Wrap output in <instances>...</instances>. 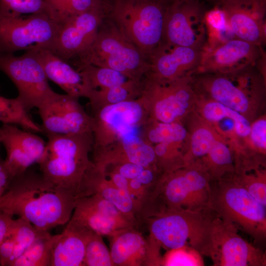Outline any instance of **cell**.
<instances>
[{
	"label": "cell",
	"instance_id": "6da1fadb",
	"mask_svg": "<svg viewBox=\"0 0 266 266\" xmlns=\"http://www.w3.org/2000/svg\"><path fill=\"white\" fill-rule=\"evenodd\" d=\"M7 192L0 211L23 217L42 231L67 224L78 200L29 169L12 179Z\"/></svg>",
	"mask_w": 266,
	"mask_h": 266
},
{
	"label": "cell",
	"instance_id": "7a4b0ae2",
	"mask_svg": "<svg viewBox=\"0 0 266 266\" xmlns=\"http://www.w3.org/2000/svg\"><path fill=\"white\" fill-rule=\"evenodd\" d=\"M79 134L47 135L44 151L37 162L42 175L77 199L87 196L89 185L97 168L87 157Z\"/></svg>",
	"mask_w": 266,
	"mask_h": 266
},
{
	"label": "cell",
	"instance_id": "3957f363",
	"mask_svg": "<svg viewBox=\"0 0 266 266\" xmlns=\"http://www.w3.org/2000/svg\"><path fill=\"white\" fill-rule=\"evenodd\" d=\"M215 215L209 207L199 210L166 208L143 223L149 231L147 238L156 246L169 250L189 245L202 255Z\"/></svg>",
	"mask_w": 266,
	"mask_h": 266
},
{
	"label": "cell",
	"instance_id": "277c9868",
	"mask_svg": "<svg viewBox=\"0 0 266 266\" xmlns=\"http://www.w3.org/2000/svg\"><path fill=\"white\" fill-rule=\"evenodd\" d=\"M209 207L224 222L252 237H266V206L233 177L210 181Z\"/></svg>",
	"mask_w": 266,
	"mask_h": 266
},
{
	"label": "cell",
	"instance_id": "5b68a950",
	"mask_svg": "<svg viewBox=\"0 0 266 266\" xmlns=\"http://www.w3.org/2000/svg\"><path fill=\"white\" fill-rule=\"evenodd\" d=\"M166 0H112L113 23L147 59L163 40Z\"/></svg>",
	"mask_w": 266,
	"mask_h": 266
},
{
	"label": "cell",
	"instance_id": "8992f818",
	"mask_svg": "<svg viewBox=\"0 0 266 266\" xmlns=\"http://www.w3.org/2000/svg\"><path fill=\"white\" fill-rule=\"evenodd\" d=\"M61 23L44 13L27 16L0 8V52L34 48L52 50Z\"/></svg>",
	"mask_w": 266,
	"mask_h": 266
},
{
	"label": "cell",
	"instance_id": "52a82bcc",
	"mask_svg": "<svg viewBox=\"0 0 266 266\" xmlns=\"http://www.w3.org/2000/svg\"><path fill=\"white\" fill-rule=\"evenodd\" d=\"M103 26L89 49L72 62L78 66L91 65L111 68L126 77L148 68L147 57L114 23Z\"/></svg>",
	"mask_w": 266,
	"mask_h": 266
},
{
	"label": "cell",
	"instance_id": "ba28073f",
	"mask_svg": "<svg viewBox=\"0 0 266 266\" xmlns=\"http://www.w3.org/2000/svg\"><path fill=\"white\" fill-rule=\"evenodd\" d=\"M260 66L256 63L230 72L203 73L196 84L213 100L243 113L248 110L251 98L262 91V80L256 72Z\"/></svg>",
	"mask_w": 266,
	"mask_h": 266
},
{
	"label": "cell",
	"instance_id": "9c48e42d",
	"mask_svg": "<svg viewBox=\"0 0 266 266\" xmlns=\"http://www.w3.org/2000/svg\"><path fill=\"white\" fill-rule=\"evenodd\" d=\"M203 255L215 266H266V253L243 239L233 226L216 214Z\"/></svg>",
	"mask_w": 266,
	"mask_h": 266
},
{
	"label": "cell",
	"instance_id": "30bf717a",
	"mask_svg": "<svg viewBox=\"0 0 266 266\" xmlns=\"http://www.w3.org/2000/svg\"><path fill=\"white\" fill-rule=\"evenodd\" d=\"M0 70L15 84L16 98L28 111L38 108L55 93L40 62L29 51L20 56L0 52Z\"/></svg>",
	"mask_w": 266,
	"mask_h": 266
},
{
	"label": "cell",
	"instance_id": "8fae6325",
	"mask_svg": "<svg viewBox=\"0 0 266 266\" xmlns=\"http://www.w3.org/2000/svg\"><path fill=\"white\" fill-rule=\"evenodd\" d=\"M206 13L201 0H174L168 2L162 41L203 49L207 46Z\"/></svg>",
	"mask_w": 266,
	"mask_h": 266
},
{
	"label": "cell",
	"instance_id": "7c38bea8",
	"mask_svg": "<svg viewBox=\"0 0 266 266\" xmlns=\"http://www.w3.org/2000/svg\"><path fill=\"white\" fill-rule=\"evenodd\" d=\"M108 9H93L63 21L51 51L69 63L73 62L93 44Z\"/></svg>",
	"mask_w": 266,
	"mask_h": 266
},
{
	"label": "cell",
	"instance_id": "4fadbf2b",
	"mask_svg": "<svg viewBox=\"0 0 266 266\" xmlns=\"http://www.w3.org/2000/svg\"><path fill=\"white\" fill-rule=\"evenodd\" d=\"M70 220L107 237L138 226L98 193L78 199Z\"/></svg>",
	"mask_w": 266,
	"mask_h": 266
},
{
	"label": "cell",
	"instance_id": "5bb4252c",
	"mask_svg": "<svg viewBox=\"0 0 266 266\" xmlns=\"http://www.w3.org/2000/svg\"><path fill=\"white\" fill-rule=\"evenodd\" d=\"M235 38L263 46L266 41V0H217Z\"/></svg>",
	"mask_w": 266,
	"mask_h": 266
},
{
	"label": "cell",
	"instance_id": "9a60e30c",
	"mask_svg": "<svg viewBox=\"0 0 266 266\" xmlns=\"http://www.w3.org/2000/svg\"><path fill=\"white\" fill-rule=\"evenodd\" d=\"M266 54L262 46L235 38L203 50L197 71L230 72L257 63Z\"/></svg>",
	"mask_w": 266,
	"mask_h": 266
},
{
	"label": "cell",
	"instance_id": "2e32d148",
	"mask_svg": "<svg viewBox=\"0 0 266 266\" xmlns=\"http://www.w3.org/2000/svg\"><path fill=\"white\" fill-rule=\"evenodd\" d=\"M33 133L13 124L0 127V143L6 152L4 163L12 179L37 163L43 153L46 143Z\"/></svg>",
	"mask_w": 266,
	"mask_h": 266
},
{
	"label": "cell",
	"instance_id": "e0dca14e",
	"mask_svg": "<svg viewBox=\"0 0 266 266\" xmlns=\"http://www.w3.org/2000/svg\"><path fill=\"white\" fill-rule=\"evenodd\" d=\"M75 97L55 92L38 108L46 135L80 134L86 130L88 121Z\"/></svg>",
	"mask_w": 266,
	"mask_h": 266
},
{
	"label": "cell",
	"instance_id": "ac0fdd59",
	"mask_svg": "<svg viewBox=\"0 0 266 266\" xmlns=\"http://www.w3.org/2000/svg\"><path fill=\"white\" fill-rule=\"evenodd\" d=\"M203 49L172 45L162 41L148 57V68H151L160 78L169 80L182 78L180 76L188 72L197 70Z\"/></svg>",
	"mask_w": 266,
	"mask_h": 266
},
{
	"label": "cell",
	"instance_id": "d6986e66",
	"mask_svg": "<svg viewBox=\"0 0 266 266\" xmlns=\"http://www.w3.org/2000/svg\"><path fill=\"white\" fill-rule=\"evenodd\" d=\"M114 266H158L147 238L136 228L124 229L108 237Z\"/></svg>",
	"mask_w": 266,
	"mask_h": 266
},
{
	"label": "cell",
	"instance_id": "ffe728a7",
	"mask_svg": "<svg viewBox=\"0 0 266 266\" xmlns=\"http://www.w3.org/2000/svg\"><path fill=\"white\" fill-rule=\"evenodd\" d=\"M40 62L48 78L59 86L67 94L76 97L91 92L81 72L74 69L69 63L45 48L27 51Z\"/></svg>",
	"mask_w": 266,
	"mask_h": 266
},
{
	"label": "cell",
	"instance_id": "44dd1931",
	"mask_svg": "<svg viewBox=\"0 0 266 266\" xmlns=\"http://www.w3.org/2000/svg\"><path fill=\"white\" fill-rule=\"evenodd\" d=\"M92 232L70 219L54 245L51 266H83L86 243Z\"/></svg>",
	"mask_w": 266,
	"mask_h": 266
},
{
	"label": "cell",
	"instance_id": "7402d4cb",
	"mask_svg": "<svg viewBox=\"0 0 266 266\" xmlns=\"http://www.w3.org/2000/svg\"><path fill=\"white\" fill-rule=\"evenodd\" d=\"M175 81L169 88L164 90L166 95L156 103L155 115L162 123H172L183 115L193 100L191 79L184 77Z\"/></svg>",
	"mask_w": 266,
	"mask_h": 266
},
{
	"label": "cell",
	"instance_id": "603a6c76",
	"mask_svg": "<svg viewBox=\"0 0 266 266\" xmlns=\"http://www.w3.org/2000/svg\"><path fill=\"white\" fill-rule=\"evenodd\" d=\"M142 109L133 101H122L104 107L100 113V119L107 124L120 136L136 134L134 125L141 119Z\"/></svg>",
	"mask_w": 266,
	"mask_h": 266
},
{
	"label": "cell",
	"instance_id": "cb8c5ba5",
	"mask_svg": "<svg viewBox=\"0 0 266 266\" xmlns=\"http://www.w3.org/2000/svg\"><path fill=\"white\" fill-rule=\"evenodd\" d=\"M60 233L52 235L41 230L28 248L10 266H51L53 248Z\"/></svg>",
	"mask_w": 266,
	"mask_h": 266
},
{
	"label": "cell",
	"instance_id": "d4e9b609",
	"mask_svg": "<svg viewBox=\"0 0 266 266\" xmlns=\"http://www.w3.org/2000/svg\"><path fill=\"white\" fill-rule=\"evenodd\" d=\"M197 162L206 171L211 181L222 179L226 172L233 170V156L230 149L217 140L202 160Z\"/></svg>",
	"mask_w": 266,
	"mask_h": 266
},
{
	"label": "cell",
	"instance_id": "484cf974",
	"mask_svg": "<svg viewBox=\"0 0 266 266\" xmlns=\"http://www.w3.org/2000/svg\"><path fill=\"white\" fill-rule=\"evenodd\" d=\"M0 122L21 126L33 133H43L41 126L29 116L28 111L16 98L8 99L0 96Z\"/></svg>",
	"mask_w": 266,
	"mask_h": 266
},
{
	"label": "cell",
	"instance_id": "4316f807",
	"mask_svg": "<svg viewBox=\"0 0 266 266\" xmlns=\"http://www.w3.org/2000/svg\"><path fill=\"white\" fill-rule=\"evenodd\" d=\"M96 193L110 202L121 212L139 225L135 202L128 193L102 177L96 187Z\"/></svg>",
	"mask_w": 266,
	"mask_h": 266
},
{
	"label": "cell",
	"instance_id": "83f0119b",
	"mask_svg": "<svg viewBox=\"0 0 266 266\" xmlns=\"http://www.w3.org/2000/svg\"><path fill=\"white\" fill-rule=\"evenodd\" d=\"M202 115L205 119L214 123L222 119L232 120L235 123V133L238 136L246 137L250 134L251 124L243 115L215 100L205 104Z\"/></svg>",
	"mask_w": 266,
	"mask_h": 266
},
{
	"label": "cell",
	"instance_id": "f1b7e54d",
	"mask_svg": "<svg viewBox=\"0 0 266 266\" xmlns=\"http://www.w3.org/2000/svg\"><path fill=\"white\" fill-rule=\"evenodd\" d=\"M61 23L66 19L99 8H108L109 2L106 0H45Z\"/></svg>",
	"mask_w": 266,
	"mask_h": 266
},
{
	"label": "cell",
	"instance_id": "f546056e",
	"mask_svg": "<svg viewBox=\"0 0 266 266\" xmlns=\"http://www.w3.org/2000/svg\"><path fill=\"white\" fill-rule=\"evenodd\" d=\"M79 67L91 91L95 86L110 88L126 82L124 75L111 68L91 65H82Z\"/></svg>",
	"mask_w": 266,
	"mask_h": 266
},
{
	"label": "cell",
	"instance_id": "4dcf8cb0",
	"mask_svg": "<svg viewBox=\"0 0 266 266\" xmlns=\"http://www.w3.org/2000/svg\"><path fill=\"white\" fill-rule=\"evenodd\" d=\"M40 231L23 217H19L16 219H13L9 232L14 238L15 247L8 266H10L12 263L29 248Z\"/></svg>",
	"mask_w": 266,
	"mask_h": 266
},
{
	"label": "cell",
	"instance_id": "1f68e13d",
	"mask_svg": "<svg viewBox=\"0 0 266 266\" xmlns=\"http://www.w3.org/2000/svg\"><path fill=\"white\" fill-rule=\"evenodd\" d=\"M124 152L128 162L149 167L156 160L154 149L145 144L136 134H129L122 137Z\"/></svg>",
	"mask_w": 266,
	"mask_h": 266
},
{
	"label": "cell",
	"instance_id": "d6a6232c",
	"mask_svg": "<svg viewBox=\"0 0 266 266\" xmlns=\"http://www.w3.org/2000/svg\"><path fill=\"white\" fill-rule=\"evenodd\" d=\"M83 266H114L102 236L94 232L86 243Z\"/></svg>",
	"mask_w": 266,
	"mask_h": 266
},
{
	"label": "cell",
	"instance_id": "836d02e7",
	"mask_svg": "<svg viewBox=\"0 0 266 266\" xmlns=\"http://www.w3.org/2000/svg\"><path fill=\"white\" fill-rule=\"evenodd\" d=\"M201 255L189 245L168 250L162 257L163 266H202Z\"/></svg>",
	"mask_w": 266,
	"mask_h": 266
},
{
	"label": "cell",
	"instance_id": "e575fe53",
	"mask_svg": "<svg viewBox=\"0 0 266 266\" xmlns=\"http://www.w3.org/2000/svg\"><path fill=\"white\" fill-rule=\"evenodd\" d=\"M0 8L20 15L44 13L58 20L45 0H0Z\"/></svg>",
	"mask_w": 266,
	"mask_h": 266
},
{
	"label": "cell",
	"instance_id": "d590c367",
	"mask_svg": "<svg viewBox=\"0 0 266 266\" xmlns=\"http://www.w3.org/2000/svg\"><path fill=\"white\" fill-rule=\"evenodd\" d=\"M256 200L266 207V178L264 171L256 170L255 174L239 173L233 177Z\"/></svg>",
	"mask_w": 266,
	"mask_h": 266
},
{
	"label": "cell",
	"instance_id": "8d00e7d4",
	"mask_svg": "<svg viewBox=\"0 0 266 266\" xmlns=\"http://www.w3.org/2000/svg\"><path fill=\"white\" fill-rule=\"evenodd\" d=\"M187 135L186 129L180 124L176 123L159 124L149 133V139L154 143L172 142L184 140Z\"/></svg>",
	"mask_w": 266,
	"mask_h": 266
},
{
	"label": "cell",
	"instance_id": "74e56055",
	"mask_svg": "<svg viewBox=\"0 0 266 266\" xmlns=\"http://www.w3.org/2000/svg\"><path fill=\"white\" fill-rule=\"evenodd\" d=\"M216 140L209 129L200 128L196 130L191 137V155L186 161V166L193 163L194 158L205 156Z\"/></svg>",
	"mask_w": 266,
	"mask_h": 266
},
{
	"label": "cell",
	"instance_id": "f35d334b",
	"mask_svg": "<svg viewBox=\"0 0 266 266\" xmlns=\"http://www.w3.org/2000/svg\"><path fill=\"white\" fill-rule=\"evenodd\" d=\"M253 143L260 149H266V120L261 119L251 125L250 134Z\"/></svg>",
	"mask_w": 266,
	"mask_h": 266
},
{
	"label": "cell",
	"instance_id": "ab89813d",
	"mask_svg": "<svg viewBox=\"0 0 266 266\" xmlns=\"http://www.w3.org/2000/svg\"><path fill=\"white\" fill-rule=\"evenodd\" d=\"M15 247L14 238L9 230L0 244V265L8 266L11 260Z\"/></svg>",
	"mask_w": 266,
	"mask_h": 266
},
{
	"label": "cell",
	"instance_id": "60d3db41",
	"mask_svg": "<svg viewBox=\"0 0 266 266\" xmlns=\"http://www.w3.org/2000/svg\"><path fill=\"white\" fill-rule=\"evenodd\" d=\"M124 84L110 88H106V99L109 102L114 104L124 101L128 95V90Z\"/></svg>",
	"mask_w": 266,
	"mask_h": 266
},
{
	"label": "cell",
	"instance_id": "b9f144b4",
	"mask_svg": "<svg viewBox=\"0 0 266 266\" xmlns=\"http://www.w3.org/2000/svg\"><path fill=\"white\" fill-rule=\"evenodd\" d=\"M145 168L146 167L138 164L125 162L120 166L118 171L116 172L127 179L130 180L136 178Z\"/></svg>",
	"mask_w": 266,
	"mask_h": 266
},
{
	"label": "cell",
	"instance_id": "7bdbcfd3",
	"mask_svg": "<svg viewBox=\"0 0 266 266\" xmlns=\"http://www.w3.org/2000/svg\"><path fill=\"white\" fill-rule=\"evenodd\" d=\"M12 179L0 155V196L6 192Z\"/></svg>",
	"mask_w": 266,
	"mask_h": 266
},
{
	"label": "cell",
	"instance_id": "ee69618b",
	"mask_svg": "<svg viewBox=\"0 0 266 266\" xmlns=\"http://www.w3.org/2000/svg\"><path fill=\"white\" fill-rule=\"evenodd\" d=\"M13 219L12 215L0 211V244L7 234Z\"/></svg>",
	"mask_w": 266,
	"mask_h": 266
},
{
	"label": "cell",
	"instance_id": "f6af8a7d",
	"mask_svg": "<svg viewBox=\"0 0 266 266\" xmlns=\"http://www.w3.org/2000/svg\"><path fill=\"white\" fill-rule=\"evenodd\" d=\"M110 181L117 188L125 191L130 194L129 189V180L123 176L119 173L116 171L111 176V179Z\"/></svg>",
	"mask_w": 266,
	"mask_h": 266
},
{
	"label": "cell",
	"instance_id": "bcb514c9",
	"mask_svg": "<svg viewBox=\"0 0 266 266\" xmlns=\"http://www.w3.org/2000/svg\"><path fill=\"white\" fill-rule=\"evenodd\" d=\"M168 144L166 143H159L154 149L156 157L162 159L167 152Z\"/></svg>",
	"mask_w": 266,
	"mask_h": 266
},
{
	"label": "cell",
	"instance_id": "7dc6e473",
	"mask_svg": "<svg viewBox=\"0 0 266 266\" xmlns=\"http://www.w3.org/2000/svg\"><path fill=\"white\" fill-rule=\"evenodd\" d=\"M7 197H8V192H7V191L6 192H5L3 195L0 196V209L4 204Z\"/></svg>",
	"mask_w": 266,
	"mask_h": 266
},
{
	"label": "cell",
	"instance_id": "c3c4849f",
	"mask_svg": "<svg viewBox=\"0 0 266 266\" xmlns=\"http://www.w3.org/2000/svg\"><path fill=\"white\" fill-rule=\"evenodd\" d=\"M206 0L208 1V2H210L213 4H216V5H217V0Z\"/></svg>",
	"mask_w": 266,
	"mask_h": 266
},
{
	"label": "cell",
	"instance_id": "681fc988",
	"mask_svg": "<svg viewBox=\"0 0 266 266\" xmlns=\"http://www.w3.org/2000/svg\"><path fill=\"white\" fill-rule=\"evenodd\" d=\"M166 1H167L168 2H171V1H172L174 0H166Z\"/></svg>",
	"mask_w": 266,
	"mask_h": 266
},
{
	"label": "cell",
	"instance_id": "f907efd6",
	"mask_svg": "<svg viewBox=\"0 0 266 266\" xmlns=\"http://www.w3.org/2000/svg\"><path fill=\"white\" fill-rule=\"evenodd\" d=\"M0 144H1V143H0Z\"/></svg>",
	"mask_w": 266,
	"mask_h": 266
}]
</instances>
